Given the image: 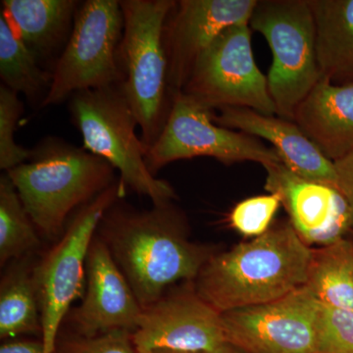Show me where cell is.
<instances>
[{
    "instance_id": "cell-1",
    "label": "cell",
    "mask_w": 353,
    "mask_h": 353,
    "mask_svg": "<svg viewBox=\"0 0 353 353\" xmlns=\"http://www.w3.org/2000/svg\"><path fill=\"white\" fill-rule=\"evenodd\" d=\"M119 201L104 214L97 234L145 308L176 282L196 280L213 253L189 240L185 216L172 202L138 210Z\"/></svg>"
},
{
    "instance_id": "cell-2",
    "label": "cell",
    "mask_w": 353,
    "mask_h": 353,
    "mask_svg": "<svg viewBox=\"0 0 353 353\" xmlns=\"http://www.w3.org/2000/svg\"><path fill=\"white\" fill-rule=\"evenodd\" d=\"M312 254L292 225L274 228L213 254L194 290L220 313L272 303L305 285Z\"/></svg>"
},
{
    "instance_id": "cell-3",
    "label": "cell",
    "mask_w": 353,
    "mask_h": 353,
    "mask_svg": "<svg viewBox=\"0 0 353 353\" xmlns=\"http://www.w3.org/2000/svg\"><path fill=\"white\" fill-rule=\"evenodd\" d=\"M105 160L63 139H43L25 163L6 172L39 233L63 234L75 209L83 208L118 179Z\"/></svg>"
},
{
    "instance_id": "cell-4",
    "label": "cell",
    "mask_w": 353,
    "mask_h": 353,
    "mask_svg": "<svg viewBox=\"0 0 353 353\" xmlns=\"http://www.w3.org/2000/svg\"><path fill=\"white\" fill-rule=\"evenodd\" d=\"M120 4L124 18L120 85L131 104L148 152L159 138L173 103L163 32L176 1L123 0Z\"/></svg>"
},
{
    "instance_id": "cell-5",
    "label": "cell",
    "mask_w": 353,
    "mask_h": 353,
    "mask_svg": "<svg viewBox=\"0 0 353 353\" xmlns=\"http://www.w3.org/2000/svg\"><path fill=\"white\" fill-rule=\"evenodd\" d=\"M69 110L83 148L119 172L125 188L148 196L153 204L176 199L170 183L148 169L145 145L136 134L138 121L120 85L76 92L70 97Z\"/></svg>"
},
{
    "instance_id": "cell-6",
    "label": "cell",
    "mask_w": 353,
    "mask_h": 353,
    "mask_svg": "<svg viewBox=\"0 0 353 353\" xmlns=\"http://www.w3.org/2000/svg\"><path fill=\"white\" fill-rule=\"evenodd\" d=\"M270 46L269 92L279 117L294 121V112L321 80L314 18L307 0H257L248 21Z\"/></svg>"
},
{
    "instance_id": "cell-7",
    "label": "cell",
    "mask_w": 353,
    "mask_h": 353,
    "mask_svg": "<svg viewBox=\"0 0 353 353\" xmlns=\"http://www.w3.org/2000/svg\"><path fill=\"white\" fill-rule=\"evenodd\" d=\"M125 192L126 188L118 179L94 201L79 209L60 241L34 264L46 353L57 352L58 332L65 316L72 304L85 294L90 245L104 214Z\"/></svg>"
},
{
    "instance_id": "cell-8",
    "label": "cell",
    "mask_w": 353,
    "mask_h": 353,
    "mask_svg": "<svg viewBox=\"0 0 353 353\" xmlns=\"http://www.w3.org/2000/svg\"><path fill=\"white\" fill-rule=\"evenodd\" d=\"M124 18L117 0L80 3L73 29L52 70L43 108L57 105L83 90L120 85L119 48Z\"/></svg>"
},
{
    "instance_id": "cell-9",
    "label": "cell",
    "mask_w": 353,
    "mask_h": 353,
    "mask_svg": "<svg viewBox=\"0 0 353 353\" xmlns=\"http://www.w3.org/2000/svg\"><path fill=\"white\" fill-rule=\"evenodd\" d=\"M181 92L210 110L240 108L277 114L267 77L253 57L248 22L221 32L196 60Z\"/></svg>"
},
{
    "instance_id": "cell-10",
    "label": "cell",
    "mask_w": 353,
    "mask_h": 353,
    "mask_svg": "<svg viewBox=\"0 0 353 353\" xmlns=\"http://www.w3.org/2000/svg\"><path fill=\"white\" fill-rule=\"evenodd\" d=\"M213 115L192 97L176 94L159 138L146 152V164L153 175L172 162L196 157H212L224 164L252 161L263 166L281 162L273 148L245 132L219 126Z\"/></svg>"
},
{
    "instance_id": "cell-11",
    "label": "cell",
    "mask_w": 353,
    "mask_h": 353,
    "mask_svg": "<svg viewBox=\"0 0 353 353\" xmlns=\"http://www.w3.org/2000/svg\"><path fill=\"white\" fill-rule=\"evenodd\" d=\"M321 306L304 285L272 303L221 313L225 339L245 353H315Z\"/></svg>"
},
{
    "instance_id": "cell-12",
    "label": "cell",
    "mask_w": 353,
    "mask_h": 353,
    "mask_svg": "<svg viewBox=\"0 0 353 353\" xmlns=\"http://www.w3.org/2000/svg\"><path fill=\"white\" fill-rule=\"evenodd\" d=\"M132 339L137 353H206L226 341L221 313L194 289L167 292L143 308Z\"/></svg>"
},
{
    "instance_id": "cell-13",
    "label": "cell",
    "mask_w": 353,
    "mask_h": 353,
    "mask_svg": "<svg viewBox=\"0 0 353 353\" xmlns=\"http://www.w3.org/2000/svg\"><path fill=\"white\" fill-rule=\"evenodd\" d=\"M257 0H180L164 25L172 97L182 92L196 60L231 26L248 22Z\"/></svg>"
},
{
    "instance_id": "cell-14",
    "label": "cell",
    "mask_w": 353,
    "mask_h": 353,
    "mask_svg": "<svg viewBox=\"0 0 353 353\" xmlns=\"http://www.w3.org/2000/svg\"><path fill=\"white\" fill-rule=\"evenodd\" d=\"M263 167L265 190L280 196L290 225L306 245H331L352 230L347 202L336 188L301 178L281 162Z\"/></svg>"
},
{
    "instance_id": "cell-15",
    "label": "cell",
    "mask_w": 353,
    "mask_h": 353,
    "mask_svg": "<svg viewBox=\"0 0 353 353\" xmlns=\"http://www.w3.org/2000/svg\"><path fill=\"white\" fill-rule=\"evenodd\" d=\"M141 307L124 274L97 234L87 259V285L83 303L73 311L71 322L81 336L114 331L134 333Z\"/></svg>"
},
{
    "instance_id": "cell-16",
    "label": "cell",
    "mask_w": 353,
    "mask_h": 353,
    "mask_svg": "<svg viewBox=\"0 0 353 353\" xmlns=\"http://www.w3.org/2000/svg\"><path fill=\"white\" fill-rule=\"evenodd\" d=\"M219 111V115H213L216 124L269 141L289 170L306 180L336 189L334 162L323 154L294 121L264 115L250 108H229Z\"/></svg>"
},
{
    "instance_id": "cell-17",
    "label": "cell",
    "mask_w": 353,
    "mask_h": 353,
    "mask_svg": "<svg viewBox=\"0 0 353 353\" xmlns=\"http://www.w3.org/2000/svg\"><path fill=\"white\" fill-rule=\"evenodd\" d=\"M294 122L331 161L353 150V83H316L294 112Z\"/></svg>"
},
{
    "instance_id": "cell-18",
    "label": "cell",
    "mask_w": 353,
    "mask_h": 353,
    "mask_svg": "<svg viewBox=\"0 0 353 353\" xmlns=\"http://www.w3.org/2000/svg\"><path fill=\"white\" fill-rule=\"evenodd\" d=\"M1 3L2 17L44 69L57 54L59 58L73 29L80 2L3 0Z\"/></svg>"
},
{
    "instance_id": "cell-19",
    "label": "cell",
    "mask_w": 353,
    "mask_h": 353,
    "mask_svg": "<svg viewBox=\"0 0 353 353\" xmlns=\"http://www.w3.org/2000/svg\"><path fill=\"white\" fill-rule=\"evenodd\" d=\"M307 1L322 78L336 85L353 83V0Z\"/></svg>"
},
{
    "instance_id": "cell-20",
    "label": "cell",
    "mask_w": 353,
    "mask_h": 353,
    "mask_svg": "<svg viewBox=\"0 0 353 353\" xmlns=\"http://www.w3.org/2000/svg\"><path fill=\"white\" fill-rule=\"evenodd\" d=\"M29 257V256H28ZM28 257L14 261L0 284V338L41 334V315L34 264Z\"/></svg>"
},
{
    "instance_id": "cell-21",
    "label": "cell",
    "mask_w": 353,
    "mask_h": 353,
    "mask_svg": "<svg viewBox=\"0 0 353 353\" xmlns=\"http://www.w3.org/2000/svg\"><path fill=\"white\" fill-rule=\"evenodd\" d=\"M305 287L323 305L353 310V241L313 248Z\"/></svg>"
},
{
    "instance_id": "cell-22",
    "label": "cell",
    "mask_w": 353,
    "mask_h": 353,
    "mask_svg": "<svg viewBox=\"0 0 353 353\" xmlns=\"http://www.w3.org/2000/svg\"><path fill=\"white\" fill-rule=\"evenodd\" d=\"M0 77L9 90L24 94L32 103L43 105L52 81L29 48L15 36L0 15Z\"/></svg>"
},
{
    "instance_id": "cell-23",
    "label": "cell",
    "mask_w": 353,
    "mask_h": 353,
    "mask_svg": "<svg viewBox=\"0 0 353 353\" xmlns=\"http://www.w3.org/2000/svg\"><path fill=\"white\" fill-rule=\"evenodd\" d=\"M39 245V231L6 173L0 178V264L30 256Z\"/></svg>"
},
{
    "instance_id": "cell-24",
    "label": "cell",
    "mask_w": 353,
    "mask_h": 353,
    "mask_svg": "<svg viewBox=\"0 0 353 353\" xmlns=\"http://www.w3.org/2000/svg\"><path fill=\"white\" fill-rule=\"evenodd\" d=\"M22 112L23 103L18 94L0 85V168L6 172L25 163L32 157V150L18 145L14 139Z\"/></svg>"
},
{
    "instance_id": "cell-25",
    "label": "cell",
    "mask_w": 353,
    "mask_h": 353,
    "mask_svg": "<svg viewBox=\"0 0 353 353\" xmlns=\"http://www.w3.org/2000/svg\"><path fill=\"white\" fill-rule=\"evenodd\" d=\"M278 194H270L239 202L229 216L230 225L246 238H259L268 232L281 205Z\"/></svg>"
},
{
    "instance_id": "cell-26",
    "label": "cell",
    "mask_w": 353,
    "mask_h": 353,
    "mask_svg": "<svg viewBox=\"0 0 353 353\" xmlns=\"http://www.w3.org/2000/svg\"><path fill=\"white\" fill-rule=\"evenodd\" d=\"M315 353H353V310L322 304Z\"/></svg>"
},
{
    "instance_id": "cell-27",
    "label": "cell",
    "mask_w": 353,
    "mask_h": 353,
    "mask_svg": "<svg viewBox=\"0 0 353 353\" xmlns=\"http://www.w3.org/2000/svg\"><path fill=\"white\" fill-rule=\"evenodd\" d=\"M60 353H137L132 333L114 331L95 336H78L65 341Z\"/></svg>"
},
{
    "instance_id": "cell-28",
    "label": "cell",
    "mask_w": 353,
    "mask_h": 353,
    "mask_svg": "<svg viewBox=\"0 0 353 353\" xmlns=\"http://www.w3.org/2000/svg\"><path fill=\"white\" fill-rule=\"evenodd\" d=\"M334 165L336 173V190L347 202L353 230V150L334 161Z\"/></svg>"
},
{
    "instance_id": "cell-29",
    "label": "cell",
    "mask_w": 353,
    "mask_h": 353,
    "mask_svg": "<svg viewBox=\"0 0 353 353\" xmlns=\"http://www.w3.org/2000/svg\"><path fill=\"white\" fill-rule=\"evenodd\" d=\"M0 353H46L41 341H12L3 343Z\"/></svg>"
},
{
    "instance_id": "cell-30",
    "label": "cell",
    "mask_w": 353,
    "mask_h": 353,
    "mask_svg": "<svg viewBox=\"0 0 353 353\" xmlns=\"http://www.w3.org/2000/svg\"><path fill=\"white\" fill-rule=\"evenodd\" d=\"M206 353H245L243 350H241V348L236 347V345H232V343H223L222 345H220L219 347L214 348V350H211V352Z\"/></svg>"
},
{
    "instance_id": "cell-31",
    "label": "cell",
    "mask_w": 353,
    "mask_h": 353,
    "mask_svg": "<svg viewBox=\"0 0 353 353\" xmlns=\"http://www.w3.org/2000/svg\"><path fill=\"white\" fill-rule=\"evenodd\" d=\"M150 353H194V352H174V350H157Z\"/></svg>"
}]
</instances>
